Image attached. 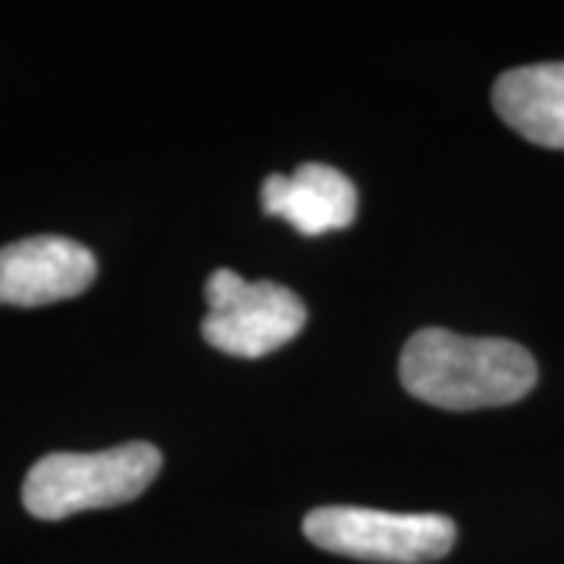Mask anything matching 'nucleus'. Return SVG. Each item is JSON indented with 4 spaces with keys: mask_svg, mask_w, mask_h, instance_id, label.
<instances>
[{
    "mask_svg": "<svg viewBox=\"0 0 564 564\" xmlns=\"http://www.w3.org/2000/svg\"><path fill=\"white\" fill-rule=\"evenodd\" d=\"M404 389L445 411L521 402L536 386V361L524 345L492 336H458L440 326L414 333L399 361Z\"/></svg>",
    "mask_w": 564,
    "mask_h": 564,
    "instance_id": "f257e3e1",
    "label": "nucleus"
},
{
    "mask_svg": "<svg viewBox=\"0 0 564 564\" xmlns=\"http://www.w3.org/2000/svg\"><path fill=\"white\" fill-rule=\"evenodd\" d=\"M161 448L126 443L104 452H54L32 464L22 505L39 521H63L79 511L139 499L161 474Z\"/></svg>",
    "mask_w": 564,
    "mask_h": 564,
    "instance_id": "f03ea898",
    "label": "nucleus"
},
{
    "mask_svg": "<svg viewBox=\"0 0 564 564\" xmlns=\"http://www.w3.org/2000/svg\"><path fill=\"white\" fill-rule=\"evenodd\" d=\"M455 533L445 514H402L361 505H326L304 518V536L317 549L358 562H440L452 552Z\"/></svg>",
    "mask_w": 564,
    "mask_h": 564,
    "instance_id": "7ed1b4c3",
    "label": "nucleus"
},
{
    "mask_svg": "<svg viewBox=\"0 0 564 564\" xmlns=\"http://www.w3.org/2000/svg\"><path fill=\"white\" fill-rule=\"evenodd\" d=\"M207 343L232 358H263L304 329L307 311L302 299L280 282L242 280L236 270H217L204 285Z\"/></svg>",
    "mask_w": 564,
    "mask_h": 564,
    "instance_id": "20e7f679",
    "label": "nucleus"
},
{
    "mask_svg": "<svg viewBox=\"0 0 564 564\" xmlns=\"http://www.w3.org/2000/svg\"><path fill=\"white\" fill-rule=\"evenodd\" d=\"M98 258L66 236H29L0 248V307H44L82 295Z\"/></svg>",
    "mask_w": 564,
    "mask_h": 564,
    "instance_id": "39448f33",
    "label": "nucleus"
},
{
    "mask_svg": "<svg viewBox=\"0 0 564 564\" xmlns=\"http://www.w3.org/2000/svg\"><path fill=\"white\" fill-rule=\"evenodd\" d=\"M261 204L270 217L292 223L307 239L348 229L358 210V188L326 163H304L292 176H267Z\"/></svg>",
    "mask_w": 564,
    "mask_h": 564,
    "instance_id": "423d86ee",
    "label": "nucleus"
},
{
    "mask_svg": "<svg viewBox=\"0 0 564 564\" xmlns=\"http://www.w3.org/2000/svg\"><path fill=\"white\" fill-rule=\"evenodd\" d=\"M496 113L533 144L564 151V63H530L499 76Z\"/></svg>",
    "mask_w": 564,
    "mask_h": 564,
    "instance_id": "0eeeda50",
    "label": "nucleus"
}]
</instances>
